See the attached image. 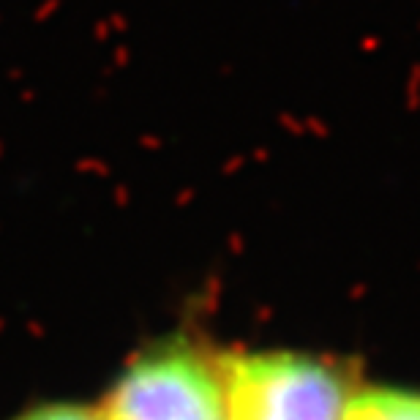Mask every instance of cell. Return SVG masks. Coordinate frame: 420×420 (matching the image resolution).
<instances>
[{"label":"cell","mask_w":420,"mask_h":420,"mask_svg":"<svg viewBox=\"0 0 420 420\" xmlns=\"http://www.w3.org/2000/svg\"><path fill=\"white\" fill-rule=\"evenodd\" d=\"M224 420H338L350 387L300 352H229L219 363Z\"/></svg>","instance_id":"6da1fadb"},{"label":"cell","mask_w":420,"mask_h":420,"mask_svg":"<svg viewBox=\"0 0 420 420\" xmlns=\"http://www.w3.org/2000/svg\"><path fill=\"white\" fill-rule=\"evenodd\" d=\"M14 420H101L99 409L74 402H47L25 409Z\"/></svg>","instance_id":"277c9868"},{"label":"cell","mask_w":420,"mask_h":420,"mask_svg":"<svg viewBox=\"0 0 420 420\" xmlns=\"http://www.w3.org/2000/svg\"><path fill=\"white\" fill-rule=\"evenodd\" d=\"M338 420H420V393L387 385L350 390Z\"/></svg>","instance_id":"3957f363"},{"label":"cell","mask_w":420,"mask_h":420,"mask_svg":"<svg viewBox=\"0 0 420 420\" xmlns=\"http://www.w3.org/2000/svg\"><path fill=\"white\" fill-rule=\"evenodd\" d=\"M101 420H224L216 360L189 341L137 355L106 390Z\"/></svg>","instance_id":"7a4b0ae2"}]
</instances>
